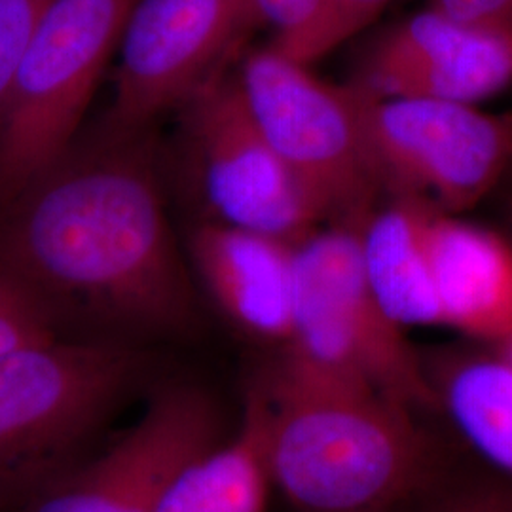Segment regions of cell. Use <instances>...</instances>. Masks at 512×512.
<instances>
[{"label": "cell", "mask_w": 512, "mask_h": 512, "mask_svg": "<svg viewBox=\"0 0 512 512\" xmlns=\"http://www.w3.org/2000/svg\"><path fill=\"white\" fill-rule=\"evenodd\" d=\"M389 0H319L317 16L289 59L302 65L321 59L380 16Z\"/></svg>", "instance_id": "e0dca14e"}, {"label": "cell", "mask_w": 512, "mask_h": 512, "mask_svg": "<svg viewBox=\"0 0 512 512\" xmlns=\"http://www.w3.org/2000/svg\"><path fill=\"white\" fill-rule=\"evenodd\" d=\"M154 128L103 118L0 203V275L67 340L148 348L198 325Z\"/></svg>", "instance_id": "6da1fadb"}, {"label": "cell", "mask_w": 512, "mask_h": 512, "mask_svg": "<svg viewBox=\"0 0 512 512\" xmlns=\"http://www.w3.org/2000/svg\"><path fill=\"white\" fill-rule=\"evenodd\" d=\"M202 387H160L128 431L57 476L14 512H158L169 482L222 439Z\"/></svg>", "instance_id": "30bf717a"}, {"label": "cell", "mask_w": 512, "mask_h": 512, "mask_svg": "<svg viewBox=\"0 0 512 512\" xmlns=\"http://www.w3.org/2000/svg\"><path fill=\"white\" fill-rule=\"evenodd\" d=\"M366 145L389 198H408L442 215L482 202L512 165V116L473 105L374 97L355 84Z\"/></svg>", "instance_id": "52a82bcc"}, {"label": "cell", "mask_w": 512, "mask_h": 512, "mask_svg": "<svg viewBox=\"0 0 512 512\" xmlns=\"http://www.w3.org/2000/svg\"><path fill=\"white\" fill-rule=\"evenodd\" d=\"M433 209L408 198H391L359 226L366 283L378 306L401 329L442 327L429 255Z\"/></svg>", "instance_id": "5bb4252c"}, {"label": "cell", "mask_w": 512, "mask_h": 512, "mask_svg": "<svg viewBox=\"0 0 512 512\" xmlns=\"http://www.w3.org/2000/svg\"><path fill=\"white\" fill-rule=\"evenodd\" d=\"M429 255L442 327L482 342L512 336V245L494 230L433 213Z\"/></svg>", "instance_id": "4fadbf2b"}, {"label": "cell", "mask_w": 512, "mask_h": 512, "mask_svg": "<svg viewBox=\"0 0 512 512\" xmlns=\"http://www.w3.org/2000/svg\"><path fill=\"white\" fill-rule=\"evenodd\" d=\"M184 158L209 222L296 245L325 220L251 114L238 71L181 107Z\"/></svg>", "instance_id": "ba28073f"}, {"label": "cell", "mask_w": 512, "mask_h": 512, "mask_svg": "<svg viewBox=\"0 0 512 512\" xmlns=\"http://www.w3.org/2000/svg\"><path fill=\"white\" fill-rule=\"evenodd\" d=\"M135 0H54L21 59L0 124V203L82 131Z\"/></svg>", "instance_id": "8992f818"}, {"label": "cell", "mask_w": 512, "mask_h": 512, "mask_svg": "<svg viewBox=\"0 0 512 512\" xmlns=\"http://www.w3.org/2000/svg\"><path fill=\"white\" fill-rule=\"evenodd\" d=\"M293 334L285 353L421 414L439 410L429 368L366 283L357 226L329 224L294 245Z\"/></svg>", "instance_id": "277c9868"}, {"label": "cell", "mask_w": 512, "mask_h": 512, "mask_svg": "<svg viewBox=\"0 0 512 512\" xmlns=\"http://www.w3.org/2000/svg\"><path fill=\"white\" fill-rule=\"evenodd\" d=\"M507 349H509V353H507L503 359H505V361H507V363H509L512 368V336L509 338V342H507Z\"/></svg>", "instance_id": "603a6c76"}, {"label": "cell", "mask_w": 512, "mask_h": 512, "mask_svg": "<svg viewBox=\"0 0 512 512\" xmlns=\"http://www.w3.org/2000/svg\"><path fill=\"white\" fill-rule=\"evenodd\" d=\"M59 338L37 306L0 275V357Z\"/></svg>", "instance_id": "d6986e66"}, {"label": "cell", "mask_w": 512, "mask_h": 512, "mask_svg": "<svg viewBox=\"0 0 512 512\" xmlns=\"http://www.w3.org/2000/svg\"><path fill=\"white\" fill-rule=\"evenodd\" d=\"M272 486L296 512H401L440 480L418 414L277 353L253 384Z\"/></svg>", "instance_id": "7a4b0ae2"}, {"label": "cell", "mask_w": 512, "mask_h": 512, "mask_svg": "<svg viewBox=\"0 0 512 512\" xmlns=\"http://www.w3.org/2000/svg\"><path fill=\"white\" fill-rule=\"evenodd\" d=\"M148 348L55 338L0 357V512L88 458L145 382Z\"/></svg>", "instance_id": "3957f363"}, {"label": "cell", "mask_w": 512, "mask_h": 512, "mask_svg": "<svg viewBox=\"0 0 512 512\" xmlns=\"http://www.w3.org/2000/svg\"><path fill=\"white\" fill-rule=\"evenodd\" d=\"M258 25L274 29L275 52L289 55L306 37L317 16L319 0H251Z\"/></svg>", "instance_id": "ffe728a7"}, {"label": "cell", "mask_w": 512, "mask_h": 512, "mask_svg": "<svg viewBox=\"0 0 512 512\" xmlns=\"http://www.w3.org/2000/svg\"><path fill=\"white\" fill-rule=\"evenodd\" d=\"M188 266L238 332L277 351L293 334L294 245L203 220L188 238Z\"/></svg>", "instance_id": "7c38bea8"}, {"label": "cell", "mask_w": 512, "mask_h": 512, "mask_svg": "<svg viewBox=\"0 0 512 512\" xmlns=\"http://www.w3.org/2000/svg\"><path fill=\"white\" fill-rule=\"evenodd\" d=\"M238 78L262 135L323 220L359 226L385 192L353 88L319 80L272 46L243 55Z\"/></svg>", "instance_id": "5b68a950"}, {"label": "cell", "mask_w": 512, "mask_h": 512, "mask_svg": "<svg viewBox=\"0 0 512 512\" xmlns=\"http://www.w3.org/2000/svg\"><path fill=\"white\" fill-rule=\"evenodd\" d=\"M52 2L0 0V124L21 59Z\"/></svg>", "instance_id": "ac0fdd59"}, {"label": "cell", "mask_w": 512, "mask_h": 512, "mask_svg": "<svg viewBox=\"0 0 512 512\" xmlns=\"http://www.w3.org/2000/svg\"><path fill=\"white\" fill-rule=\"evenodd\" d=\"M439 410L512 484V368L503 357L459 353L431 372Z\"/></svg>", "instance_id": "2e32d148"}, {"label": "cell", "mask_w": 512, "mask_h": 512, "mask_svg": "<svg viewBox=\"0 0 512 512\" xmlns=\"http://www.w3.org/2000/svg\"><path fill=\"white\" fill-rule=\"evenodd\" d=\"M401 512H512V497L488 486L442 488L439 480Z\"/></svg>", "instance_id": "44dd1931"}, {"label": "cell", "mask_w": 512, "mask_h": 512, "mask_svg": "<svg viewBox=\"0 0 512 512\" xmlns=\"http://www.w3.org/2000/svg\"><path fill=\"white\" fill-rule=\"evenodd\" d=\"M512 82V27L471 25L429 8L389 31L357 88L374 97L473 105Z\"/></svg>", "instance_id": "8fae6325"}, {"label": "cell", "mask_w": 512, "mask_h": 512, "mask_svg": "<svg viewBox=\"0 0 512 512\" xmlns=\"http://www.w3.org/2000/svg\"><path fill=\"white\" fill-rule=\"evenodd\" d=\"M429 8L471 25L512 27V0H431Z\"/></svg>", "instance_id": "7402d4cb"}, {"label": "cell", "mask_w": 512, "mask_h": 512, "mask_svg": "<svg viewBox=\"0 0 512 512\" xmlns=\"http://www.w3.org/2000/svg\"><path fill=\"white\" fill-rule=\"evenodd\" d=\"M272 490L262 414L247 389L236 433L184 465L165 488L158 512H268Z\"/></svg>", "instance_id": "9a60e30c"}, {"label": "cell", "mask_w": 512, "mask_h": 512, "mask_svg": "<svg viewBox=\"0 0 512 512\" xmlns=\"http://www.w3.org/2000/svg\"><path fill=\"white\" fill-rule=\"evenodd\" d=\"M255 27L251 0H135L103 120L120 129L154 128L162 114L226 73Z\"/></svg>", "instance_id": "9c48e42d"}]
</instances>
